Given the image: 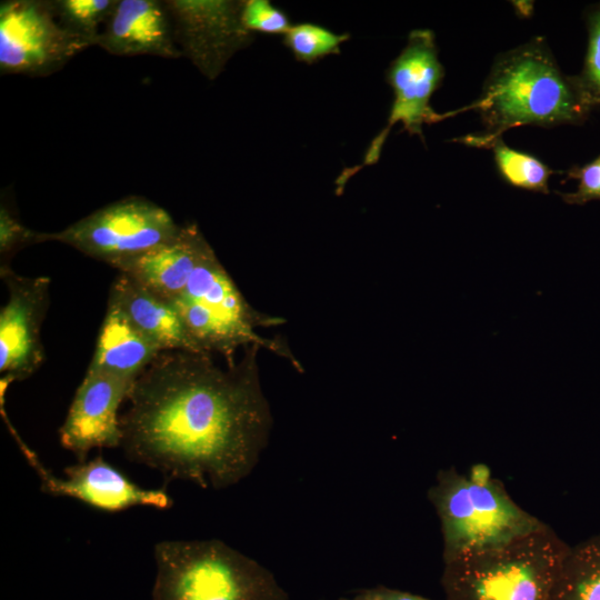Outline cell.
I'll list each match as a JSON object with an SVG mask.
<instances>
[{"mask_svg":"<svg viewBox=\"0 0 600 600\" xmlns=\"http://www.w3.org/2000/svg\"><path fill=\"white\" fill-rule=\"evenodd\" d=\"M361 600H430L419 594L391 589L384 586L362 589L356 594Z\"/></svg>","mask_w":600,"mask_h":600,"instance_id":"cell-26","label":"cell"},{"mask_svg":"<svg viewBox=\"0 0 600 600\" xmlns=\"http://www.w3.org/2000/svg\"><path fill=\"white\" fill-rule=\"evenodd\" d=\"M169 302L201 352H218L232 366L240 347L259 346L302 370L286 346L258 334L257 327L282 320L264 316L248 303L210 244L200 254L184 290Z\"/></svg>","mask_w":600,"mask_h":600,"instance_id":"cell-6","label":"cell"},{"mask_svg":"<svg viewBox=\"0 0 600 600\" xmlns=\"http://www.w3.org/2000/svg\"><path fill=\"white\" fill-rule=\"evenodd\" d=\"M9 299L0 311L1 393L10 382L32 376L44 360L41 324L49 308L50 279L17 274L1 263Z\"/></svg>","mask_w":600,"mask_h":600,"instance_id":"cell-11","label":"cell"},{"mask_svg":"<svg viewBox=\"0 0 600 600\" xmlns=\"http://www.w3.org/2000/svg\"><path fill=\"white\" fill-rule=\"evenodd\" d=\"M570 179L577 180V189L560 193L568 204H586L600 200V156L583 166H573L567 171Z\"/></svg>","mask_w":600,"mask_h":600,"instance_id":"cell-24","label":"cell"},{"mask_svg":"<svg viewBox=\"0 0 600 600\" xmlns=\"http://www.w3.org/2000/svg\"><path fill=\"white\" fill-rule=\"evenodd\" d=\"M348 39V33H337L316 23L302 22L291 26L283 34V44L298 61L312 64L328 56L339 54L341 44Z\"/></svg>","mask_w":600,"mask_h":600,"instance_id":"cell-21","label":"cell"},{"mask_svg":"<svg viewBox=\"0 0 600 600\" xmlns=\"http://www.w3.org/2000/svg\"><path fill=\"white\" fill-rule=\"evenodd\" d=\"M178 48L209 80L254 40L242 23V0H164Z\"/></svg>","mask_w":600,"mask_h":600,"instance_id":"cell-10","label":"cell"},{"mask_svg":"<svg viewBox=\"0 0 600 600\" xmlns=\"http://www.w3.org/2000/svg\"><path fill=\"white\" fill-rule=\"evenodd\" d=\"M442 536V560L492 548L544 524L524 510L482 463L468 472L441 469L428 490Z\"/></svg>","mask_w":600,"mask_h":600,"instance_id":"cell-4","label":"cell"},{"mask_svg":"<svg viewBox=\"0 0 600 600\" xmlns=\"http://www.w3.org/2000/svg\"><path fill=\"white\" fill-rule=\"evenodd\" d=\"M338 600H361L360 598H358L357 596L352 597V598H346V597H342V598H339Z\"/></svg>","mask_w":600,"mask_h":600,"instance_id":"cell-27","label":"cell"},{"mask_svg":"<svg viewBox=\"0 0 600 600\" xmlns=\"http://www.w3.org/2000/svg\"><path fill=\"white\" fill-rule=\"evenodd\" d=\"M162 350L108 301L88 369L134 381Z\"/></svg>","mask_w":600,"mask_h":600,"instance_id":"cell-17","label":"cell"},{"mask_svg":"<svg viewBox=\"0 0 600 600\" xmlns=\"http://www.w3.org/2000/svg\"><path fill=\"white\" fill-rule=\"evenodd\" d=\"M571 546L544 523L501 546L443 561L446 600H551Z\"/></svg>","mask_w":600,"mask_h":600,"instance_id":"cell-3","label":"cell"},{"mask_svg":"<svg viewBox=\"0 0 600 600\" xmlns=\"http://www.w3.org/2000/svg\"><path fill=\"white\" fill-rule=\"evenodd\" d=\"M496 168L510 186L539 193H549V179L553 170L533 154L510 148L502 138L489 147Z\"/></svg>","mask_w":600,"mask_h":600,"instance_id":"cell-19","label":"cell"},{"mask_svg":"<svg viewBox=\"0 0 600 600\" xmlns=\"http://www.w3.org/2000/svg\"><path fill=\"white\" fill-rule=\"evenodd\" d=\"M153 600H289L273 573L221 540L154 546Z\"/></svg>","mask_w":600,"mask_h":600,"instance_id":"cell-5","label":"cell"},{"mask_svg":"<svg viewBox=\"0 0 600 600\" xmlns=\"http://www.w3.org/2000/svg\"><path fill=\"white\" fill-rule=\"evenodd\" d=\"M17 441L38 473L41 490L46 493L71 497L110 512L137 506L157 509H168L172 506V499L166 490H149L137 486L100 456L67 467L63 470L64 477L57 478L19 438Z\"/></svg>","mask_w":600,"mask_h":600,"instance_id":"cell-12","label":"cell"},{"mask_svg":"<svg viewBox=\"0 0 600 600\" xmlns=\"http://www.w3.org/2000/svg\"><path fill=\"white\" fill-rule=\"evenodd\" d=\"M444 78L439 60L434 33L429 29H416L398 57L389 64L386 79L393 91V101L387 124L370 142L363 166L378 162L383 144L396 123H401L410 136L423 140V127L449 118V112L438 113L430 100Z\"/></svg>","mask_w":600,"mask_h":600,"instance_id":"cell-9","label":"cell"},{"mask_svg":"<svg viewBox=\"0 0 600 600\" xmlns=\"http://www.w3.org/2000/svg\"><path fill=\"white\" fill-rule=\"evenodd\" d=\"M133 381L88 369L59 430L60 442L86 461L94 448L120 447L122 432L118 410Z\"/></svg>","mask_w":600,"mask_h":600,"instance_id":"cell-13","label":"cell"},{"mask_svg":"<svg viewBox=\"0 0 600 600\" xmlns=\"http://www.w3.org/2000/svg\"><path fill=\"white\" fill-rule=\"evenodd\" d=\"M551 600H600V533L570 547Z\"/></svg>","mask_w":600,"mask_h":600,"instance_id":"cell-18","label":"cell"},{"mask_svg":"<svg viewBox=\"0 0 600 600\" xmlns=\"http://www.w3.org/2000/svg\"><path fill=\"white\" fill-rule=\"evenodd\" d=\"M97 47L119 57L182 58L164 0H118Z\"/></svg>","mask_w":600,"mask_h":600,"instance_id":"cell-14","label":"cell"},{"mask_svg":"<svg viewBox=\"0 0 600 600\" xmlns=\"http://www.w3.org/2000/svg\"><path fill=\"white\" fill-rule=\"evenodd\" d=\"M259 349L247 347L224 369L210 353H159L133 381L120 417L127 458L202 488L224 489L247 478L272 428Z\"/></svg>","mask_w":600,"mask_h":600,"instance_id":"cell-1","label":"cell"},{"mask_svg":"<svg viewBox=\"0 0 600 600\" xmlns=\"http://www.w3.org/2000/svg\"><path fill=\"white\" fill-rule=\"evenodd\" d=\"M209 242L194 223L180 227L169 241L152 248L117 269L166 301L177 298Z\"/></svg>","mask_w":600,"mask_h":600,"instance_id":"cell-15","label":"cell"},{"mask_svg":"<svg viewBox=\"0 0 600 600\" xmlns=\"http://www.w3.org/2000/svg\"><path fill=\"white\" fill-rule=\"evenodd\" d=\"M61 26L89 47L99 36L118 0H50Z\"/></svg>","mask_w":600,"mask_h":600,"instance_id":"cell-20","label":"cell"},{"mask_svg":"<svg viewBox=\"0 0 600 600\" xmlns=\"http://www.w3.org/2000/svg\"><path fill=\"white\" fill-rule=\"evenodd\" d=\"M241 19L252 33L283 36L292 26L286 12L269 0H242Z\"/></svg>","mask_w":600,"mask_h":600,"instance_id":"cell-23","label":"cell"},{"mask_svg":"<svg viewBox=\"0 0 600 600\" xmlns=\"http://www.w3.org/2000/svg\"><path fill=\"white\" fill-rule=\"evenodd\" d=\"M588 44L581 71L572 76L591 109L600 108V2L586 13Z\"/></svg>","mask_w":600,"mask_h":600,"instance_id":"cell-22","label":"cell"},{"mask_svg":"<svg viewBox=\"0 0 600 600\" xmlns=\"http://www.w3.org/2000/svg\"><path fill=\"white\" fill-rule=\"evenodd\" d=\"M153 201L130 196L111 202L57 232H39L38 243L58 241L113 268L171 240L180 230Z\"/></svg>","mask_w":600,"mask_h":600,"instance_id":"cell-7","label":"cell"},{"mask_svg":"<svg viewBox=\"0 0 600 600\" xmlns=\"http://www.w3.org/2000/svg\"><path fill=\"white\" fill-rule=\"evenodd\" d=\"M108 301L118 306L162 351L201 352L171 303L128 274L120 272L116 277L110 287Z\"/></svg>","mask_w":600,"mask_h":600,"instance_id":"cell-16","label":"cell"},{"mask_svg":"<svg viewBox=\"0 0 600 600\" xmlns=\"http://www.w3.org/2000/svg\"><path fill=\"white\" fill-rule=\"evenodd\" d=\"M461 110L477 111L484 132L457 141L488 148L517 127L581 124L592 109L573 77L561 71L544 39L536 37L499 54L480 97Z\"/></svg>","mask_w":600,"mask_h":600,"instance_id":"cell-2","label":"cell"},{"mask_svg":"<svg viewBox=\"0 0 600 600\" xmlns=\"http://www.w3.org/2000/svg\"><path fill=\"white\" fill-rule=\"evenodd\" d=\"M90 48L66 30L50 0L0 2V72L48 77Z\"/></svg>","mask_w":600,"mask_h":600,"instance_id":"cell-8","label":"cell"},{"mask_svg":"<svg viewBox=\"0 0 600 600\" xmlns=\"http://www.w3.org/2000/svg\"><path fill=\"white\" fill-rule=\"evenodd\" d=\"M39 232L23 226L7 207L0 208V254L7 257L24 246L38 243Z\"/></svg>","mask_w":600,"mask_h":600,"instance_id":"cell-25","label":"cell"}]
</instances>
